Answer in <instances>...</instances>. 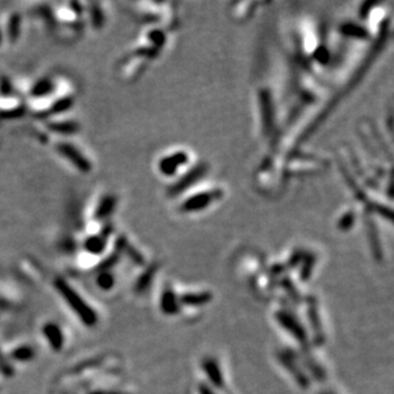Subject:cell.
Listing matches in <instances>:
<instances>
[{
  "mask_svg": "<svg viewBox=\"0 0 394 394\" xmlns=\"http://www.w3.org/2000/svg\"><path fill=\"white\" fill-rule=\"evenodd\" d=\"M56 287L63 294V296L67 298V301L69 303L72 307L78 313L82 320L86 323V325H95L96 323V314L94 313V310H91L89 307L85 304V301L82 298H79L78 295L70 289L69 286L67 283H64L63 281H56Z\"/></svg>",
  "mask_w": 394,
  "mask_h": 394,
  "instance_id": "6da1fadb",
  "label": "cell"
},
{
  "mask_svg": "<svg viewBox=\"0 0 394 394\" xmlns=\"http://www.w3.org/2000/svg\"><path fill=\"white\" fill-rule=\"evenodd\" d=\"M221 198H222V190H219V189L194 194L182 204V210L188 212V213L204 210L206 208H208L213 201H219Z\"/></svg>",
  "mask_w": 394,
  "mask_h": 394,
  "instance_id": "7a4b0ae2",
  "label": "cell"
},
{
  "mask_svg": "<svg viewBox=\"0 0 394 394\" xmlns=\"http://www.w3.org/2000/svg\"><path fill=\"white\" fill-rule=\"evenodd\" d=\"M207 168H208V167L206 166L204 164H201V165H198V166L193 167L188 174H185L182 179H179V180L176 182V184L173 185V186L168 189V195L175 197V195L183 193L186 189H189L192 185L195 184L198 180H201V177L206 175Z\"/></svg>",
  "mask_w": 394,
  "mask_h": 394,
  "instance_id": "3957f363",
  "label": "cell"
},
{
  "mask_svg": "<svg viewBox=\"0 0 394 394\" xmlns=\"http://www.w3.org/2000/svg\"><path fill=\"white\" fill-rule=\"evenodd\" d=\"M188 160H189V156L185 152H176L174 155H168L166 157L162 158L158 164V168L162 175H175L179 167L186 164Z\"/></svg>",
  "mask_w": 394,
  "mask_h": 394,
  "instance_id": "277c9868",
  "label": "cell"
},
{
  "mask_svg": "<svg viewBox=\"0 0 394 394\" xmlns=\"http://www.w3.org/2000/svg\"><path fill=\"white\" fill-rule=\"evenodd\" d=\"M259 104H261L263 113V128H264L265 134H268V131L273 129V125H274L273 123L274 114H273L271 95L267 89L259 91Z\"/></svg>",
  "mask_w": 394,
  "mask_h": 394,
  "instance_id": "5b68a950",
  "label": "cell"
},
{
  "mask_svg": "<svg viewBox=\"0 0 394 394\" xmlns=\"http://www.w3.org/2000/svg\"><path fill=\"white\" fill-rule=\"evenodd\" d=\"M58 149H59V152L62 153L64 157L68 158L73 165L78 167L79 170L88 171L91 168L87 160L83 157L73 146H70V144H59Z\"/></svg>",
  "mask_w": 394,
  "mask_h": 394,
  "instance_id": "8992f818",
  "label": "cell"
},
{
  "mask_svg": "<svg viewBox=\"0 0 394 394\" xmlns=\"http://www.w3.org/2000/svg\"><path fill=\"white\" fill-rule=\"evenodd\" d=\"M45 334L49 338L55 350H61L63 344L62 333L55 325H46L44 328Z\"/></svg>",
  "mask_w": 394,
  "mask_h": 394,
  "instance_id": "52a82bcc",
  "label": "cell"
},
{
  "mask_svg": "<svg viewBox=\"0 0 394 394\" xmlns=\"http://www.w3.org/2000/svg\"><path fill=\"white\" fill-rule=\"evenodd\" d=\"M278 319H280L281 325H286L285 328H287L289 332L294 333V334L296 336V338H298L300 341H303V340H304L305 333H304V331L298 327V323H296V320H295L294 318H291L289 316H286V314H281V316H278Z\"/></svg>",
  "mask_w": 394,
  "mask_h": 394,
  "instance_id": "ba28073f",
  "label": "cell"
},
{
  "mask_svg": "<svg viewBox=\"0 0 394 394\" xmlns=\"http://www.w3.org/2000/svg\"><path fill=\"white\" fill-rule=\"evenodd\" d=\"M341 32L343 35L358 37V39H366L368 37L366 30L359 26V25H356V23H344L341 27Z\"/></svg>",
  "mask_w": 394,
  "mask_h": 394,
  "instance_id": "9c48e42d",
  "label": "cell"
},
{
  "mask_svg": "<svg viewBox=\"0 0 394 394\" xmlns=\"http://www.w3.org/2000/svg\"><path fill=\"white\" fill-rule=\"evenodd\" d=\"M115 204H116V198L113 195H109L105 199H102L96 212L97 219H104L106 216H109L114 210Z\"/></svg>",
  "mask_w": 394,
  "mask_h": 394,
  "instance_id": "30bf717a",
  "label": "cell"
},
{
  "mask_svg": "<svg viewBox=\"0 0 394 394\" xmlns=\"http://www.w3.org/2000/svg\"><path fill=\"white\" fill-rule=\"evenodd\" d=\"M162 305L167 313H174L176 310V298L175 295L171 291H167L162 298Z\"/></svg>",
  "mask_w": 394,
  "mask_h": 394,
  "instance_id": "8fae6325",
  "label": "cell"
},
{
  "mask_svg": "<svg viewBox=\"0 0 394 394\" xmlns=\"http://www.w3.org/2000/svg\"><path fill=\"white\" fill-rule=\"evenodd\" d=\"M105 248V243L100 237H94L87 241V249L92 253H100Z\"/></svg>",
  "mask_w": 394,
  "mask_h": 394,
  "instance_id": "7c38bea8",
  "label": "cell"
},
{
  "mask_svg": "<svg viewBox=\"0 0 394 394\" xmlns=\"http://www.w3.org/2000/svg\"><path fill=\"white\" fill-rule=\"evenodd\" d=\"M353 222H355V213L349 212V213H346V215L342 216V219H340V222H338V226H340V228H342V230H349V228L352 226Z\"/></svg>",
  "mask_w": 394,
  "mask_h": 394,
  "instance_id": "4fadbf2b",
  "label": "cell"
},
{
  "mask_svg": "<svg viewBox=\"0 0 394 394\" xmlns=\"http://www.w3.org/2000/svg\"><path fill=\"white\" fill-rule=\"evenodd\" d=\"M34 356V351L30 347H21L13 352V358L17 360H30Z\"/></svg>",
  "mask_w": 394,
  "mask_h": 394,
  "instance_id": "5bb4252c",
  "label": "cell"
},
{
  "mask_svg": "<svg viewBox=\"0 0 394 394\" xmlns=\"http://www.w3.org/2000/svg\"><path fill=\"white\" fill-rule=\"evenodd\" d=\"M185 303H189V304H201V303H206L210 300V296L206 295V294H199V295H186L184 298Z\"/></svg>",
  "mask_w": 394,
  "mask_h": 394,
  "instance_id": "9a60e30c",
  "label": "cell"
},
{
  "mask_svg": "<svg viewBox=\"0 0 394 394\" xmlns=\"http://www.w3.org/2000/svg\"><path fill=\"white\" fill-rule=\"evenodd\" d=\"M98 285L102 287V289H111L113 286V277L110 274H102L98 277Z\"/></svg>",
  "mask_w": 394,
  "mask_h": 394,
  "instance_id": "2e32d148",
  "label": "cell"
},
{
  "mask_svg": "<svg viewBox=\"0 0 394 394\" xmlns=\"http://www.w3.org/2000/svg\"><path fill=\"white\" fill-rule=\"evenodd\" d=\"M49 87L50 85L47 82H43V83H39L36 86L35 89H34V94L35 95H41V94H46V91H49Z\"/></svg>",
  "mask_w": 394,
  "mask_h": 394,
  "instance_id": "e0dca14e",
  "label": "cell"
},
{
  "mask_svg": "<svg viewBox=\"0 0 394 394\" xmlns=\"http://www.w3.org/2000/svg\"><path fill=\"white\" fill-rule=\"evenodd\" d=\"M55 131H73L77 129V127L76 125H70V124H65V125H62V124H58V125H54L53 127Z\"/></svg>",
  "mask_w": 394,
  "mask_h": 394,
  "instance_id": "ac0fdd59",
  "label": "cell"
}]
</instances>
